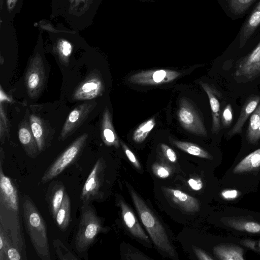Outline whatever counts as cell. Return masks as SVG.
<instances>
[{"mask_svg":"<svg viewBox=\"0 0 260 260\" xmlns=\"http://www.w3.org/2000/svg\"><path fill=\"white\" fill-rule=\"evenodd\" d=\"M1 225L15 246L24 244L19 220L18 191L12 180L4 174L0 165Z\"/></svg>","mask_w":260,"mask_h":260,"instance_id":"6da1fadb","label":"cell"},{"mask_svg":"<svg viewBox=\"0 0 260 260\" xmlns=\"http://www.w3.org/2000/svg\"><path fill=\"white\" fill-rule=\"evenodd\" d=\"M126 184L137 213L153 243L159 250L174 257L175 250L164 226L143 199L129 184Z\"/></svg>","mask_w":260,"mask_h":260,"instance_id":"7a4b0ae2","label":"cell"},{"mask_svg":"<svg viewBox=\"0 0 260 260\" xmlns=\"http://www.w3.org/2000/svg\"><path fill=\"white\" fill-rule=\"evenodd\" d=\"M22 214L27 234L39 257L50 260L45 222L37 208L29 197H24Z\"/></svg>","mask_w":260,"mask_h":260,"instance_id":"3957f363","label":"cell"},{"mask_svg":"<svg viewBox=\"0 0 260 260\" xmlns=\"http://www.w3.org/2000/svg\"><path fill=\"white\" fill-rule=\"evenodd\" d=\"M104 229L102 220L94 208L89 203L83 204L75 240L77 251L80 253L86 251Z\"/></svg>","mask_w":260,"mask_h":260,"instance_id":"277c9868","label":"cell"},{"mask_svg":"<svg viewBox=\"0 0 260 260\" xmlns=\"http://www.w3.org/2000/svg\"><path fill=\"white\" fill-rule=\"evenodd\" d=\"M88 137L87 133L78 137L48 167L41 177L43 183L59 175L79 155L86 145Z\"/></svg>","mask_w":260,"mask_h":260,"instance_id":"5b68a950","label":"cell"},{"mask_svg":"<svg viewBox=\"0 0 260 260\" xmlns=\"http://www.w3.org/2000/svg\"><path fill=\"white\" fill-rule=\"evenodd\" d=\"M46 81L45 69L40 54L37 53L29 61L25 77L28 96L31 99L39 97Z\"/></svg>","mask_w":260,"mask_h":260,"instance_id":"8992f818","label":"cell"},{"mask_svg":"<svg viewBox=\"0 0 260 260\" xmlns=\"http://www.w3.org/2000/svg\"><path fill=\"white\" fill-rule=\"evenodd\" d=\"M178 120L186 130L197 135L206 137L207 132L198 112L186 98L180 99L177 111Z\"/></svg>","mask_w":260,"mask_h":260,"instance_id":"52a82bcc","label":"cell"},{"mask_svg":"<svg viewBox=\"0 0 260 260\" xmlns=\"http://www.w3.org/2000/svg\"><path fill=\"white\" fill-rule=\"evenodd\" d=\"M105 168L102 158H99L94 164L82 189L80 200L83 204L98 201L102 196L101 189L104 179Z\"/></svg>","mask_w":260,"mask_h":260,"instance_id":"ba28073f","label":"cell"},{"mask_svg":"<svg viewBox=\"0 0 260 260\" xmlns=\"http://www.w3.org/2000/svg\"><path fill=\"white\" fill-rule=\"evenodd\" d=\"M96 105L95 101H88L71 111L62 126L59 140L63 141L73 134L85 121Z\"/></svg>","mask_w":260,"mask_h":260,"instance_id":"9c48e42d","label":"cell"},{"mask_svg":"<svg viewBox=\"0 0 260 260\" xmlns=\"http://www.w3.org/2000/svg\"><path fill=\"white\" fill-rule=\"evenodd\" d=\"M181 75L179 72L168 69L143 71L131 75L128 81L134 84L155 85L170 82Z\"/></svg>","mask_w":260,"mask_h":260,"instance_id":"30bf717a","label":"cell"},{"mask_svg":"<svg viewBox=\"0 0 260 260\" xmlns=\"http://www.w3.org/2000/svg\"><path fill=\"white\" fill-rule=\"evenodd\" d=\"M105 87L101 77L96 73L90 74L74 90V101H90L101 96Z\"/></svg>","mask_w":260,"mask_h":260,"instance_id":"8fae6325","label":"cell"},{"mask_svg":"<svg viewBox=\"0 0 260 260\" xmlns=\"http://www.w3.org/2000/svg\"><path fill=\"white\" fill-rule=\"evenodd\" d=\"M260 74V42L248 55L237 64L235 76L243 77L248 80Z\"/></svg>","mask_w":260,"mask_h":260,"instance_id":"7c38bea8","label":"cell"},{"mask_svg":"<svg viewBox=\"0 0 260 260\" xmlns=\"http://www.w3.org/2000/svg\"><path fill=\"white\" fill-rule=\"evenodd\" d=\"M118 205L123 221L131 234L138 239L150 244L148 237L139 224L133 210L121 197L118 199Z\"/></svg>","mask_w":260,"mask_h":260,"instance_id":"4fadbf2b","label":"cell"},{"mask_svg":"<svg viewBox=\"0 0 260 260\" xmlns=\"http://www.w3.org/2000/svg\"><path fill=\"white\" fill-rule=\"evenodd\" d=\"M165 196L174 204L188 212H197L200 205L198 201L181 190L167 187H162Z\"/></svg>","mask_w":260,"mask_h":260,"instance_id":"5bb4252c","label":"cell"},{"mask_svg":"<svg viewBox=\"0 0 260 260\" xmlns=\"http://www.w3.org/2000/svg\"><path fill=\"white\" fill-rule=\"evenodd\" d=\"M18 137L27 156L35 158L40 153L31 129L29 120L28 121L25 119L19 124Z\"/></svg>","mask_w":260,"mask_h":260,"instance_id":"9a60e30c","label":"cell"},{"mask_svg":"<svg viewBox=\"0 0 260 260\" xmlns=\"http://www.w3.org/2000/svg\"><path fill=\"white\" fill-rule=\"evenodd\" d=\"M29 120L39 150L42 152L48 146L49 127L44 119L34 114L29 115Z\"/></svg>","mask_w":260,"mask_h":260,"instance_id":"2e32d148","label":"cell"},{"mask_svg":"<svg viewBox=\"0 0 260 260\" xmlns=\"http://www.w3.org/2000/svg\"><path fill=\"white\" fill-rule=\"evenodd\" d=\"M209 98L212 117V132L218 134L220 129V107L218 100L219 93L212 85L205 82L200 83Z\"/></svg>","mask_w":260,"mask_h":260,"instance_id":"e0dca14e","label":"cell"},{"mask_svg":"<svg viewBox=\"0 0 260 260\" xmlns=\"http://www.w3.org/2000/svg\"><path fill=\"white\" fill-rule=\"evenodd\" d=\"M101 133L102 139L105 145L117 148L119 147V140L114 128L111 113L107 107L105 108L103 113Z\"/></svg>","mask_w":260,"mask_h":260,"instance_id":"ac0fdd59","label":"cell"},{"mask_svg":"<svg viewBox=\"0 0 260 260\" xmlns=\"http://www.w3.org/2000/svg\"><path fill=\"white\" fill-rule=\"evenodd\" d=\"M65 187L59 181L52 182L48 186L47 200L51 215L55 219L65 195Z\"/></svg>","mask_w":260,"mask_h":260,"instance_id":"d6986e66","label":"cell"},{"mask_svg":"<svg viewBox=\"0 0 260 260\" xmlns=\"http://www.w3.org/2000/svg\"><path fill=\"white\" fill-rule=\"evenodd\" d=\"M260 25V1L249 15L241 27L239 35L240 48L245 46Z\"/></svg>","mask_w":260,"mask_h":260,"instance_id":"ffe728a7","label":"cell"},{"mask_svg":"<svg viewBox=\"0 0 260 260\" xmlns=\"http://www.w3.org/2000/svg\"><path fill=\"white\" fill-rule=\"evenodd\" d=\"M259 101L260 97L258 95L251 96L246 101L242 108L237 121L228 133V136L231 137L241 133L246 121L255 110Z\"/></svg>","mask_w":260,"mask_h":260,"instance_id":"44dd1931","label":"cell"},{"mask_svg":"<svg viewBox=\"0 0 260 260\" xmlns=\"http://www.w3.org/2000/svg\"><path fill=\"white\" fill-rule=\"evenodd\" d=\"M71 202L70 197L66 192L61 205L57 213L55 220L58 227L62 231L66 230L70 223Z\"/></svg>","mask_w":260,"mask_h":260,"instance_id":"7402d4cb","label":"cell"},{"mask_svg":"<svg viewBox=\"0 0 260 260\" xmlns=\"http://www.w3.org/2000/svg\"><path fill=\"white\" fill-rule=\"evenodd\" d=\"M260 166V148L255 150L244 157L235 167L234 173L249 171Z\"/></svg>","mask_w":260,"mask_h":260,"instance_id":"603a6c76","label":"cell"},{"mask_svg":"<svg viewBox=\"0 0 260 260\" xmlns=\"http://www.w3.org/2000/svg\"><path fill=\"white\" fill-rule=\"evenodd\" d=\"M214 253L223 260H243V250L241 248L229 246H218L214 247Z\"/></svg>","mask_w":260,"mask_h":260,"instance_id":"cb8c5ba5","label":"cell"},{"mask_svg":"<svg viewBox=\"0 0 260 260\" xmlns=\"http://www.w3.org/2000/svg\"><path fill=\"white\" fill-rule=\"evenodd\" d=\"M172 143L177 148L189 154L202 158H211V155L197 144L174 139L172 140Z\"/></svg>","mask_w":260,"mask_h":260,"instance_id":"d4e9b609","label":"cell"},{"mask_svg":"<svg viewBox=\"0 0 260 260\" xmlns=\"http://www.w3.org/2000/svg\"><path fill=\"white\" fill-rule=\"evenodd\" d=\"M155 125V120L151 118L141 123L133 135L134 141L137 143L143 142Z\"/></svg>","mask_w":260,"mask_h":260,"instance_id":"484cf974","label":"cell"},{"mask_svg":"<svg viewBox=\"0 0 260 260\" xmlns=\"http://www.w3.org/2000/svg\"><path fill=\"white\" fill-rule=\"evenodd\" d=\"M260 125V104L250 115L249 125L246 133V139L251 143H255V136Z\"/></svg>","mask_w":260,"mask_h":260,"instance_id":"4316f807","label":"cell"},{"mask_svg":"<svg viewBox=\"0 0 260 260\" xmlns=\"http://www.w3.org/2000/svg\"><path fill=\"white\" fill-rule=\"evenodd\" d=\"M57 53L59 59L64 66L68 67L70 61V56L73 50L71 44L67 40H60L56 46Z\"/></svg>","mask_w":260,"mask_h":260,"instance_id":"83f0119b","label":"cell"},{"mask_svg":"<svg viewBox=\"0 0 260 260\" xmlns=\"http://www.w3.org/2000/svg\"><path fill=\"white\" fill-rule=\"evenodd\" d=\"M231 11L236 15L244 13L255 0H226Z\"/></svg>","mask_w":260,"mask_h":260,"instance_id":"f1b7e54d","label":"cell"},{"mask_svg":"<svg viewBox=\"0 0 260 260\" xmlns=\"http://www.w3.org/2000/svg\"><path fill=\"white\" fill-rule=\"evenodd\" d=\"M0 109V137L1 143L3 144L6 136L9 138L10 124L1 103Z\"/></svg>","mask_w":260,"mask_h":260,"instance_id":"f546056e","label":"cell"},{"mask_svg":"<svg viewBox=\"0 0 260 260\" xmlns=\"http://www.w3.org/2000/svg\"><path fill=\"white\" fill-rule=\"evenodd\" d=\"M54 249L60 259H77V258L65 247L59 239L53 242Z\"/></svg>","mask_w":260,"mask_h":260,"instance_id":"4dcf8cb0","label":"cell"},{"mask_svg":"<svg viewBox=\"0 0 260 260\" xmlns=\"http://www.w3.org/2000/svg\"><path fill=\"white\" fill-rule=\"evenodd\" d=\"M12 241L9 237L0 228V259L7 260V252L9 248L12 246Z\"/></svg>","mask_w":260,"mask_h":260,"instance_id":"1f68e13d","label":"cell"},{"mask_svg":"<svg viewBox=\"0 0 260 260\" xmlns=\"http://www.w3.org/2000/svg\"><path fill=\"white\" fill-rule=\"evenodd\" d=\"M221 120L225 127L231 125L233 120V112L231 105L228 104L224 107L221 113Z\"/></svg>","mask_w":260,"mask_h":260,"instance_id":"d6a6232c","label":"cell"},{"mask_svg":"<svg viewBox=\"0 0 260 260\" xmlns=\"http://www.w3.org/2000/svg\"><path fill=\"white\" fill-rule=\"evenodd\" d=\"M152 168L153 173L160 178H167L170 175V170L166 166L155 164L152 166Z\"/></svg>","mask_w":260,"mask_h":260,"instance_id":"836d02e7","label":"cell"},{"mask_svg":"<svg viewBox=\"0 0 260 260\" xmlns=\"http://www.w3.org/2000/svg\"><path fill=\"white\" fill-rule=\"evenodd\" d=\"M120 143L129 160L136 168L140 169L141 168V165L133 152L123 142L120 141Z\"/></svg>","mask_w":260,"mask_h":260,"instance_id":"e575fe53","label":"cell"},{"mask_svg":"<svg viewBox=\"0 0 260 260\" xmlns=\"http://www.w3.org/2000/svg\"><path fill=\"white\" fill-rule=\"evenodd\" d=\"M160 147L164 156L169 161L172 162H175L177 161V155L172 148L165 144H161Z\"/></svg>","mask_w":260,"mask_h":260,"instance_id":"d590c367","label":"cell"},{"mask_svg":"<svg viewBox=\"0 0 260 260\" xmlns=\"http://www.w3.org/2000/svg\"><path fill=\"white\" fill-rule=\"evenodd\" d=\"M21 259V254L18 249L13 246L10 247L7 252V260H20Z\"/></svg>","mask_w":260,"mask_h":260,"instance_id":"8d00e7d4","label":"cell"},{"mask_svg":"<svg viewBox=\"0 0 260 260\" xmlns=\"http://www.w3.org/2000/svg\"><path fill=\"white\" fill-rule=\"evenodd\" d=\"M244 229L248 232L256 233L260 231V225L256 222L249 221L244 226Z\"/></svg>","mask_w":260,"mask_h":260,"instance_id":"74e56055","label":"cell"},{"mask_svg":"<svg viewBox=\"0 0 260 260\" xmlns=\"http://www.w3.org/2000/svg\"><path fill=\"white\" fill-rule=\"evenodd\" d=\"M190 187L194 190H200L203 187L202 181L200 179L190 178L188 181Z\"/></svg>","mask_w":260,"mask_h":260,"instance_id":"f35d334b","label":"cell"},{"mask_svg":"<svg viewBox=\"0 0 260 260\" xmlns=\"http://www.w3.org/2000/svg\"><path fill=\"white\" fill-rule=\"evenodd\" d=\"M221 196L225 199L232 200L238 197V192L237 190L234 189L225 190L221 192Z\"/></svg>","mask_w":260,"mask_h":260,"instance_id":"ab89813d","label":"cell"},{"mask_svg":"<svg viewBox=\"0 0 260 260\" xmlns=\"http://www.w3.org/2000/svg\"><path fill=\"white\" fill-rule=\"evenodd\" d=\"M194 252L196 254L197 256L198 257L199 259L201 260H212L213 258L210 257L209 255H208L206 253H205L203 250L198 248H193Z\"/></svg>","mask_w":260,"mask_h":260,"instance_id":"60d3db41","label":"cell"},{"mask_svg":"<svg viewBox=\"0 0 260 260\" xmlns=\"http://www.w3.org/2000/svg\"><path fill=\"white\" fill-rule=\"evenodd\" d=\"M17 0H7L8 8L12 10L15 6Z\"/></svg>","mask_w":260,"mask_h":260,"instance_id":"b9f144b4","label":"cell"},{"mask_svg":"<svg viewBox=\"0 0 260 260\" xmlns=\"http://www.w3.org/2000/svg\"><path fill=\"white\" fill-rule=\"evenodd\" d=\"M259 139H260V125L259 126V128L258 129V131L257 132V133H256V135L255 136V142L256 143V142H257Z\"/></svg>","mask_w":260,"mask_h":260,"instance_id":"7bdbcfd3","label":"cell"},{"mask_svg":"<svg viewBox=\"0 0 260 260\" xmlns=\"http://www.w3.org/2000/svg\"><path fill=\"white\" fill-rule=\"evenodd\" d=\"M259 247H260V243H259Z\"/></svg>","mask_w":260,"mask_h":260,"instance_id":"ee69618b","label":"cell"},{"mask_svg":"<svg viewBox=\"0 0 260 260\" xmlns=\"http://www.w3.org/2000/svg\"><path fill=\"white\" fill-rule=\"evenodd\" d=\"M73 1H74V0H73Z\"/></svg>","mask_w":260,"mask_h":260,"instance_id":"f6af8a7d","label":"cell"}]
</instances>
